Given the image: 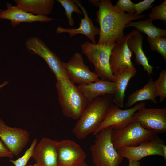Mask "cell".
I'll return each mask as SVG.
<instances>
[{"mask_svg": "<svg viewBox=\"0 0 166 166\" xmlns=\"http://www.w3.org/2000/svg\"><path fill=\"white\" fill-rule=\"evenodd\" d=\"M29 136L26 130L8 126L0 118V139L14 156L21 152L28 142Z\"/></svg>", "mask_w": 166, "mask_h": 166, "instance_id": "4fadbf2b", "label": "cell"}, {"mask_svg": "<svg viewBox=\"0 0 166 166\" xmlns=\"http://www.w3.org/2000/svg\"><path fill=\"white\" fill-rule=\"evenodd\" d=\"M136 73V69L131 70L115 77L114 82L115 84V90L113 95V102L116 106L120 108L124 107L127 87L130 80Z\"/></svg>", "mask_w": 166, "mask_h": 166, "instance_id": "7402d4cb", "label": "cell"}, {"mask_svg": "<svg viewBox=\"0 0 166 166\" xmlns=\"http://www.w3.org/2000/svg\"><path fill=\"white\" fill-rule=\"evenodd\" d=\"M8 83V82L7 81H4L2 84H0V89L3 87L5 85H6Z\"/></svg>", "mask_w": 166, "mask_h": 166, "instance_id": "836d02e7", "label": "cell"}, {"mask_svg": "<svg viewBox=\"0 0 166 166\" xmlns=\"http://www.w3.org/2000/svg\"><path fill=\"white\" fill-rule=\"evenodd\" d=\"M143 36L139 31L131 36L128 39L127 44L129 49L135 54V61L141 65L149 76L153 73L154 67L149 63L142 48Z\"/></svg>", "mask_w": 166, "mask_h": 166, "instance_id": "d6986e66", "label": "cell"}, {"mask_svg": "<svg viewBox=\"0 0 166 166\" xmlns=\"http://www.w3.org/2000/svg\"><path fill=\"white\" fill-rule=\"evenodd\" d=\"M37 144V139L35 138L21 157L15 160H10V161L15 166H26L29 160L32 157L34 149Z\"/></svg>", "mask_w": 166, "mask_h": 166, "instance_id": "4316f807", "label": "cell"}, {"mask_svg": "<svg viewBox=\"0 0 166 166\" xmlns=\"http://www.w3.org/2000/svg\"><path fill=\"white\" fill-rule=\"evenodd\" d=\"M25 46L30 53L37 55L44 59L57 80L69 79L63 62L40 38L32 36L28 38L25 41Z\"/></svg>", "mask_w": 166, "mask_h": 166, "instance_id": "52a82bcc", "label": "cell"}, {"mask_svg": "<svg viewBox=\"0 0 166 166\" xmlns=\"http://www.w3.org/2000/svg\"><path fill=\"white\" fill-rule=\"evenodd\" d=\"M2 10L0 8V12Z\"/></svg>", "mask_w": 166, "mask_h": 166, "instance_id": "8d00e7d4", "label": "cell"}, {"mask_svg": "<svg viewBox=\"0 0 166 166\" xmlns=\"http://www.w3.org/2000/svg\"><path fill=\"white\" fill-rule=\"evenodd\" d=\"M136 121L144 129L158 135L166 132V108L140 109L134 114Z\"/></svg>", "mask_w": 166, "mask_h": 166, "instance_id": "7c38bea8", "label": "cell"}, {"mask_svg": "<svg viewBox=\"0 0 166 166\" xmlns=\"http://www.w3.org/2000/svg\"><path fill=\"white\" fill-rule=\"evenodd\" d=\"M17 6L35 15L47 16L52 12L55 3L54 0H15Z\"/></svg>", "mask_w": 166, "mask_h": 166, "instance_id": "ffe728a7", "label": "cell"}, {"mask_svg": "<svg viewBox=\"0 0 166 166\" xmlns=\"http://www.w3.org/2000/svg\"><path fill=\"white\" fill-rule=\"evenodd\" d=\"M115 44H94L86 41L81 45L82 52L93 65L95 73L101 80L113 82L114 81L115 77L111 70L109 58Z\"/></svg>", "mask_w": 166, "mask_h": 166, "instance_id": "5b68a950", "label": "cell"}, {"mask_svg": "<svg viewBox=\"0 0 166 166\" xmlns=\"http://www.w3.org/2000/svg\"><path fill=\"white\" fill-rule=\"evenodd\" d=\"M96 12L97 20L100 25L98 44H113L125 36L124 30L129 22L144 18L145 15H136L118 10L109 0H100Z\"/></svg>", "mask_w": 166, "mask_h": 166, "instance_id": "6da1fadb", "label": "cell"}, {"mask_svg": "<svg viewBox=\"0 0 166 166\" xmlns=\"http://www.w3.org/2000/svg\"><path fill=\"white\" fill-rule=\"evenodd\" d=\"M113 104L112 95L99 97L90 102L73 129L75 136L78 139L82 140L93 133L102 122L109 109Z\"/></svg>", "mask_w": 166, "mask_h": 166, "instance_id": "7a4b0ae2", "label": "cell"}, {"mask_svg": "<svg viewBox=\"0 0 166 166\" xmlns=\"http://www.w3.org/2000/svg\"><path fill=\"white\" fill-rule=\"evenodd\" d=\"M6 5V9L2 10L0 12V19L10 20L13 28L23 22L28 23L36 22H48L56 20L47 16L35 15L26 12L10 3H7Z\"/></svg>", "mask_w": 166, "mask_h": 166, "instance_id": "2e32d148", "label": "cell"}, {"mask_svg": "<svg viewBox=\"0 0 166 166\" xmlns=\"http://www.w3.org/2000/svg\"><path fill=\"white\" fill-rule=\"evenodd\" d=\"M157 136L144 128L136 121L122 128L113 129L111 140L114 147L117 150L124 147L137 146L152 140Z\"/></svg>", "mask_w": 166, "mask_h": 166, "instance_id": "8992f818", "label": "cell"}, {"mask_svg": "<svg viewBox=\"0 0 166 166\" xmlns=\"http://www.w3.org/2000/svg\"><path fill=\"white\" fill-rule=\"evenodd\" d=\"M135 3L130 0H119L114 5V7L120 11L132 14L135 13Z\"/></svg>", "mask_w": 166, "mask_h": 166, "instance_id": "f1b7e54d", "label": "cell"}, {"mask_svg": "<svg viewBox=\"0 0 166 166\" xmlns=\"http://www.w3.org/2000/svg\"><path fill=\"white\" fill-rule=\"evenodd\" d=\"M153 21L146 18L144 20H139L137 21H131L126 26L125 28L134 27L139 32L144 33L147 36L163 37L166 36V30L156 27L152 23Z\"/></svg>", "mask_w": 166, "mask_h": 166, "instance_id": "603a6c76", "label": "cell"}, {"mask_svg": "<svg viewBox=\"0 0 166 166\" xmlns=\"http://www.w3.org/2000/svg\"><path fill=\"white\" fill-rule=\"evenodd\" d=\"M14 155L0 139V158H12Z\"/></svg>", "mask_w": 166, "mask_h": 166, "instance_id": "4dcf8cb0", "label": "cell"}, {"mask_svg": "<svg viewBox=\"0 0 166 166\" xmlns=\"http://www.w3.org/2000/svg\"><path fill=\"white\" fill-rule=\"evenodd\" d=\"M149 18L152 21L155 20H163L166 22V0L157 6H153L151 12L148 14Z\"/></svg>", "mask_w": 166, "mask_h": 166, "instance_id": "83f0119b", "label": "cell"}, {"mask_svg": "<svg viewBox=\"0 0 166 166\" xmlns=\"http://www.w3.org/2000/svg\"><path fill=\"white\" fill-rule=\"evenodd\" d=\"M138 31L136 30H132L116 42L112 48L109 63L111 72L115 77L127 71L136 69L131 60L133 53L129 48L127 41L131 36Z\"/></svg>", "mask_w": 166, "mask_h": 166, "instance_id": "ba28073f", "label": "cell"}, {"mask_svg": "<svg viewBox=\"0 0 166 166\" xmlns=\"http://www.w3.org/2000/svg\"><path fill=\"white\" fill-rule=\"evenodd\" d=\"M27 166H38L36 164L33 165H29Z\"/></svg>", "mask_w": 166, "mask_h": 166, "instance_id": "d590c367", "label": "cell"}, {"mask_svg": "<svg viewBox=\"0 0 166 166\" xmlns=\"http://www.w3.org/2000/svg\"><path fill=\"white\" fill-rule=\"evenodd\" d=\"M148 41L151 49L156 51L166 61V37H156L147 36Z\"/></svg>", "mask_w": 166, "mask_h": 166, "instance_id": "d4e9b609", "label": "cell"}, {"mask_svg": "<svg viewBox=\"0 0 166 166\" xmlns=\"http://www.w3.org/2000/svg\"><path fill=\"white\" fill-rule=\"evenodd\" d=\"M156 92L154 81L151 77L143 87L136 90L128 97L125 107L131 108L137 102L145 100H150L153 103H157Z\"/></svg>", "mask_w": 166, "mask_h": 166, "instance_id": "44dd1931", "label": "cell"}, {"mask_svg": "<svg viewBox=\"0 0 166 166\" xmlns=\"http://www.w3.org/2000/svg\"><path fill=\"white\" fill-rule=\"evenodd\" d=\"M155 0H144L135 4V14L136 15L141 14L145 10L152 9L154 5Z\"/></svg>", "mask_w": 166, "mask_h": 166, "instance_id": "f546056e", "label": "cell"}, {"mask_svg": "<svg viewBox=\"0 0 166 166\" xmlns=\"http://www.w3.org/2000/svg\"><path fill=\"white\" fill-rule=\"evenodd\" d=\"M129 165L128 166H140V163L139 161H135L133 160H128Z\"/></svg>", "mask_w": 166, "mask_h": 166, "instance_id": "1f68e13d", "label": "cell"}, {"mask_svg": "<svg viewBox=\"0 0 166 166\" xmlns=\"http://www.w3.org/2000/svg\"><path fill=\"white\" fill-rule=\"evenodd\" d=\"M63 64L69 79L74 83L83 85L100 80L97 74L90 71L85 64L79 52L74 53L68 61L63 62Z\"/></svg>", "mask_w": 166, "mask_h": 166, "instance_id": "8fae6325", "label": "cell"}, {"mask_svg": "<svg viewBox=\"0 0 166 166\" xmlns=\"http://www.w3.org/2000/svg\"><path fill=\"white\" fill-rule=\"evenodd\" d=\"M80 166H89L87 163L84 161L83 164Z\"/></svg>", "mask_w": 166, "mask_h": 166, "instance_id": "e575fe53", "label": "cell"}, {"mask_svg": "<svg viewBox=\"0 0 166 166\" xmlns=\"http://www.w3.org/2000/svg\"><path fill=\"white\" fill-rule=\"evenodd\" d=\"M57 140L43 138L34 147L32 157L38 166H58Z\"/></svg>", "mask_w": 166, "mask_h": 166, "instance_id": "9a60e30c", "label": "cell"}, {"mask_svg": "<svg viewBox=\"0 0 166 166\" xmlns=\"http://www.w3.org/2000/svg\"><path fill=\"white\" fill-rule=\"evenodd\" d=\"M57 149L58 166H80L87 156L81 147L70 140L58 141Z\"/></svg>", "mask_w": 166, "mask_h": 166, "instance_id": "5bb4252c", "label": "cell"}, {"mask_svg": "<svg viewBox=\"0 0 166 166\" xmlns=\"http://www.w3.org/2000/svg\"><path fill=\"white\" fill-rule=\"evenodd\" d=\"M56 87L64 115L78 120L88 105L83 94L69 79L57 80Z\"/></svg>", "mask_w": 166, "mask_h": 166, "instance_id": "3957f363", "label": "cell"}, {"mask_svg": "<svg viewBox=\"0 0 166 166\" xmlns=\"http://www.w3.org/2000/svg\"><path fill=\"white\" fill-rule=\"evenodd\" d=\"M74 1L79 6L84 16L83 18H80L81 21L79 27L75 28L58 26L56 29V33H68L70 37L78 34H82L89 38L92 43L96 44L95 37L96 35H99V28L94 25L92 19L88 16L86 9L82 5L81 1L78 0Z\"/></svg>", "mask_w": 166, "mask_h": 166, "instance_id": "e0dca14e", "label": "cell"}, {"mask_svg": "<svg viewBox=\"0 0 166 166\" xmlns=\"http://www.w3.org/2000/svg\"></svg>", "mask_w": 166, "mask_h": 166, "instance_id": "74e56055", "label": "cell"}, {"mask_svg": "<svg viewBox=\"0 0 166 166\" xmlns=\"http://www.w3.org/2000/svg\"><path fill=\"white\" fill-rule=\"evenodd\" d=\"M156 86V97H159L160 103L166 98V70H162L158 78L154 81Z\"/></svg>", "mask_w": 166, "mask_h": 166, "instance_id": "484cf974", "label": "cell"}, {"mask_svg": "<svg viewBox=\"0 0 166 166\" xmlns=\"http://www.w3.org/2000/svg\"><path fill=\"white\" fill-rule=\"evenodd\" d=\"M113 129L105 128L95 135L90 150L93 162L96 166H119L123 158L117 152L112 143Z\"/></svg>", "mask_w": 166, "mask_h": 166, "instance_id": "277c9868", "label": "cell"}, {"mask_svg": "<svg viewBox=\"0 0 166 166\" xmlns=\"http://www.w3.org/2000/svg\"><path fill=\"white\" fill-rule=\"evenodd\" d=\"M89 2L96 7H98V4L100 0H88Z\"/></svg>", "mask_w": 166, "mask_h": 166, "instance_id": "d6a6232c", "label": "cell"}, {"mask_svg": "<svg viewBox=\"0 0 166 166\" xmlns=\"http://www.w3.org/2000/svg\"><path fill=\"white\" fill-rule=\"evenodd\" d=\"M64 8L65 10V14L66 16L69 25L71 26H74V21L72 17V14L73 12L77 13L78 14H82V12L78 5L72 0H57Z\"/></svg>", "mask_w": 166, "mask_h": 166, "instance_id": "cb8c5ba5", "label": "cell"}, {"mask_svg": "<svg viewBox=\"0 0 166 166\" xmlns=\"http://www.w3.org/2000/svg\"><path fill=\"white\" fill-rule=\"evenodd\" d=\"M123 158L139 161L146 156L154 155L161 156L166 160V145L157 136L152 140L133 147L125 146L117 150Z\"/></svg>", "mask_w": 166, "mask_h": 166, "instance_id": "30bf717a", "label": "cell"}, {"mask_svg": "<svg viewBox=\"0 0 166 166\" xmlns=\"http://www.w3.org/2000/svg\"><path fill=\"white\" fill-rule=\"evenodd\" d=\"M145 103L141 102L132 107L122 109L113 103L109 109L102 122L93 133V135L95 136L107 127L119 129L126 127L136 121L134 114L139 109L145 107Z\"/></svg>", "mask_w": 166, "mask_h": 166, "instance_id": "9c48e42d", "label": "cell"}, {"mask_svg": "<svg viewBox=\"0 0 166 166\" xmlns=\"http://www.w3.org/2000/svg\"><path fill=\"white\" fill-rule=\"evenodd\" d=\"M77 87L86 99L88 104L98 97L113 95L115 90L114 82L101 79L87 84L78 85Z\"/></svg>", "mask_w": 166, "mask_h": 166, "instance_id": "ac0fdd59", "label": "cell"}]
</instances>
